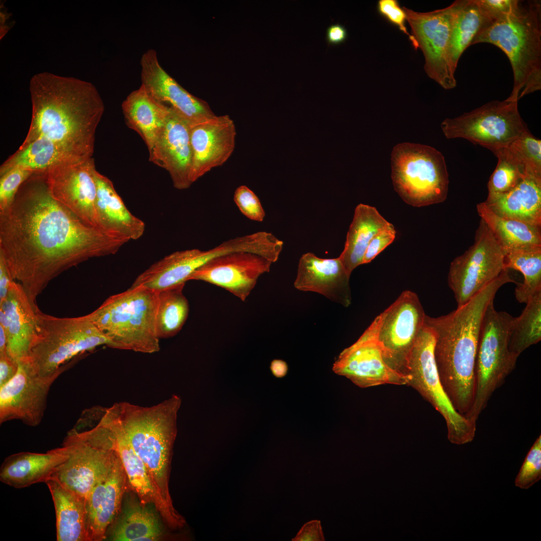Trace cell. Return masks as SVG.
Wrapping results in <instances>:
<instances>
[{
    "mask_svg": "<svg viewBox=\"0 0 541 541\" xmlns=\"http://www.w3.org/2000/svg\"><path fill=\"white\" fill-rule=\"evenodd\" d=\"M489 43L499 48L509 60L513 85L506 99L518 101L541 89V2L519 1L509 15L489 20L471 45Z\"/></svg>",
    "mask_w": 541,
    "mask_h": 541,
    "instance_id": "cell-5",
    "label": "cell"
},
{
    "mask_svg": "<svg viewBox=\"0 0 541 541\" xmlns=\"http://www.w3.org/2000/svg\"><path fill=\"white\" fill-rule=\"evenodd\" d=\"M455 1L443 9L421 13L403 7L411 35L424 57L427 75L443 88L456 86L455 75L451 72L447 53Z\"/></svg>",
    "mask_w": 541,
    "mask_h": 541,
    "instance_id": "cell-15",
    "label": "cell"
},
{
    "mask_svg": "<svg viewBox=\"0 0 541 541\" xmlns=\"http://www.w3.org/2000/svg\"><path fill=\"white\" fill-rule=\"evenodd\" d=\"M350 276L339 257L322 258L309 252L299 260L294 287L319 293L348 307L352 301Z\"/></svg>",
    "mask_w": 541,
    "mask_h": 541,
    "instance_id": "cell-25",
    "label": "cell"
},
{
    "mask_svg": "<svg viewBox=\"0 0 541 541\" xmlns=\"http://www.w3.org/2000/svg\"><path fill=\"white\" fill-rule=\"evenodd\" d=\"M147 504L130 500L123 514L109 532L114 541L159 540L162 532L154 513Z\"/></svg>",
    "mask_w": 541,
    "mask_h": 541,
    "instance_id": "cell-36",
    "label": "cell"
},
{
    "mask_svg": "<svg viewBox=\"0 0 541 541\" xmlns=\"http://www.w3.org/2000/svg\"><path fill=\"white\" fill-rule=\"evenodd\" d=\"M158 304V292L131 286L85 316L110 340L113 348L151 354L160 350Z\"/></svg>",
    "mask_w": 541,
    "mask_h": 541,
    "instance_id": "cell-6",
    "label": "cell"
},
{
    "mask_svg": "<svg viewBox=\"0 0 541 541\" xmlns=\"http://www.w3.org/2000/svg\"><path fill=\"white\" fill-rule=\"evenodd\" d=\"M38 308L15 281L6 299L0 303V324L8 334L7 354L18 363L29 358L38 334Z\"/></svg>",
    "mask_w": 541,
    "mask_h": 541,
    "instance_id": "cell-22",
    "label": "cell"
},
{
    "mask_svg": "<svg viewBox=\"0 0 541 541\" xmlns=\"http://www.w3.org/2000/svg\"><path fill=\"white\" fill-rule=\"evenodd\" d=\"M18 368V363L7 353L0 354V387L15 376Z\"/></svg>",
    "mask_w": 541,
    "mask_h": 541,
    "instance_id": "cell-49",
    "label": "cell"
},
{
    "mask_svg": "<svg viewBox=\"0 0 541 541\" xmlns=\"http://www.w3.org/2000/svg\"><path fill=\"white\" fill-rule=\"evenodd\" d=\"M396 231L391 223L378 232L370 241L364 254L363 264L371 262L379 253L391 244L395 237Z\"/></svg>",
    "mask_w": 541,
    "mask_h": 541,
    "instance_id": "cell-47",
    "label": "cell"
},
{
    "mask_svg": "<svg viewBox=\"0 0 541 541\" xmlns=\"http://www.w3.org/2000/svg\"><path fill=\"white\" fill-rule=\"evenodd\" d=\"M140 62L141 85L161 106L189 124L215 115L206 102L189 93L164 70L155 50L145 52Z\"/></svg>",
    "mask_w": 541,
    "mask_h": 541,
    "instance_id": "cell-20",
    "label": "cell"
},
{
    "mask_svg": "<svg viewBox=\"0 0 541 541\" xmlns=\"http://www.w3.org/2000/svg\"><path fill=\"white\" fill-rule=\"evenodd\" d=\"M509 314L488 305L481 323L475 365V392L473 405L466 415L476 422L493 392L515 367L518 357L508 349L514 320Z\"/></svg>",
    "mask_w": 541,
    "mask_h": 541,
    "instance_id": "cell-10",
    "label": "cell"
},
{
    "mask_svg": "<svg viewBox=\"0 0 541 541\" xmlns=\"http://www.w3.org/2000/svg\"><path fill=\"white\" fill-rule=\"evenodd\" d=\"M441 127L447 139L463 138L490 151L507 147L529 131L518 109V101L493 100L453 119Z\"/></svg>",
    "mask_w": 541,
    "mask_h": 541,
    "instance_id": "cell-12",
    "label": "cell"
},
{
    "mask_svg": "<svg viewBox=\"0 0 541 541\" xmlns=\"http://www.w3.org/2000/svg\"><path fill=\"white\" fill-rule=\"evenodd\" d=\"M498 158L495 170L487 184L488 197L505 193L513 189L524 178L521 167L506 147L492 151Z\"/></svg>",
    "mask_w": 541,
    "mask_h": 541,
    "instance_id": "cell-40",
    "label": "cell"
},
{
    "mask_svg": "<svg viewBox=\"0 0 541 541\" xmlns=\"http://www.w3.org/2000/svg\"><path fill=\"white\" fill-rule=\"evenodd\" d=\"M125 243L86 225L55 200L44 173H33L0 211V256L34 303L64 271L114 254Z\"/></svg>",
    "mask_w": 541,
    "mask_h": 541,
    "instance_id": "cell-1",
    "label": "cell"
},
{
    "mask_svg": "<svg viewBox=\"0 0 541 541\" xmlns=\"http://www.w3.org/2000/svg\"><path fill=\"white\" fill-rule=\"evenodd\" d=\"M121 107L127 125L140 135L149 152L164 128L169 110L156 102L141 84L127 96Z\"/></svg>",
    "mask_w": 541,
    "mask_h": 541,
    "instance_id": "cell-31",
    "label": "cell"
},
{
    "mask_svg": "<svg viewBox=\"0 0 541 541\" xmlns=\"http://www.w3.org/2000/svg\"><path fill=\"white\" fill-rule=\"evenodd\" d=\"M504 254L481 219L473 244L450 264L448 283L457 307L467 303L504 269Z\"/></svg>",
    "mask_w": 541,
    "mask_h": 541,
    "instance_id": "cell-13",
    "label": "cell"
},
{
    "mask_svg": "<svg viewBox=\"0 0 541 541\" xmlns=\"http://www.w3.org/2000/svg\"><path fill=\"white\" fill-rule=\"evenodd\" d=\"M391 162L394 188L406 203L421 207L446 199L448 174L440 152L425 145L399 143L393 149Z\"/></svg>",
    "mask_w": 541,
    "mask_h": 541,
    "instance_id": "cell-9",
    "label": "cell"
},
{
    "mask_svg": "<svg viewBox=\"0 0 541 541\" xmlns=\"http://www.w3.org/2000/svg\"><path fill=\"white\" fill-rule=\"evenodd\" d=\"M192 162L191 184L212 169L222 166L235 146L236 127L227 115L205 118L190 124Z\"/></svg>",
    "mask_w": 541,
    "mask_h": 541,
    "instance_id": "cell-21",
    "label": "cell"
},
{
    "mask_svg": "<svg viewBox=\"0 0 541 541\" xmlns=\"http://www.w3.org/2000/svg\"><path fill=\"white\" fill-rule=\"evenodd\" d=\"M481 10L490 20H496L512 13L518 0H476Z\"/></svg>",
    "mask_w": 541,
    "mask_h": 541,
    "instance_id": "cell-46",
    "label": "cell"
},
{
    "mask_svg": "<svg viewBox=\"0 0 541 541\" xmlns=\"http://www.w3.org/2000/svg\"><path fill=\"white\" fill-rule=\"evenodd\" d=\"M524 175L541 180V141L528 131L505 147Z\"/></svg>",
    "mask_w": 541,
    "mask_h": 541,
    "instance_id": "cell-41",
    "label": "cell"
},
{
    "mask_svg": "<svg viewBox=\"0 0 541 541\" xmlns=\"http://www.w3.org/2000/svg\"><path fill=\"white\" fill-rule=\"evenodd\" d=\"M38 331L29 360L34 368L45 377L61 374L69 362L97 347L112 343L85 316L54 317L37 310Z\"/></svg>",
    "mask_w": 541,
    "mask_h": 541,
    "instance_id": "cell-7",
    "label": "cell"
},
{
    "mask_svg": "<svg viewBox=\"0 0 541 541\" xmlns=\"http://www.w3.org/2000/svg\"><path fill=\"white\" fill-rule=\"evenodd\" d=\"M270 369L275 376L277 378H282L287 374L288 367L285 361L275 359L272 361Z\"/></svg>",
    "mask_w": 541,
    "mask_h": 541,
    "instance_id": "cell-52",
    "label": "cell"
},
{
    "mask_svg": "<svg viewBox=\"0 0 541 541\" xmlns=\"http://www.w3.org/2000/svg\"><path fill=\"white\" fill-rule=\"evenodd\" d=\"M127 487L128 479L118 454L113 465L95 484L85 500L89 541H101L106 538L107 529L119 513Z\"/></svg>",
    "mask_w": 541,
    "mask_h": 541,
    "instance_id": "cell-24",
    "label": "cell"
},
{
    "mask_svg": "<svg viewBox=\"0 0 541 541\" xmlns=\"http://www.w3.org/2000/svg\"><path fill=\"white\" fill-rule=\"evenodd\" d=\"M504 268L520 272L523 276L522 283L515 289V297L520 303H526L541 292V246L516 249L504 254Z\"/></svg>",
    "mask_w": 541,
    "mask_h": 541,
    "instance_id": "cell-37",
    "label": "cell"
},
{
    "mask_svg": "<svg viewBox=\"0 0 541 541\" xmlns=\"http://www.w3.org/2000/svg\"><path fill=\"white\" fill-rule=\"evenodd\" d=\"M525 304L521 315L514 318L509 336V350L517 357L541 340V292Z\"/></svg>",
    "mask_w": 541,
    "mask_h": 541,
    "instance_id": "cell-39",
    "label": "cell"
},
{
    "mask_svg": "<svg viewBox=\"0 0 541 541\" xmlns=\"http://www.w3.org/2000/svg\"><path fill=\"white\" fill-rule=\"evenodd\" d=\"M435 335L424 323L408 356L405 374L410 376L408 385L416 390L444 418L448 439L461 445L471 442L476 422L453 407L441 383L434 357Z\"/></svg>",
    "mask_w": 541,
    "mask_h": 541,
    "instance_id": "cell-11",
    "label": "cell"
},
{
    "mask_svg": "<svg viewBox=\"0 0 541 541\" xmlns=\"http://www.w3.org/2000/svg\"><path fill=\"white\" fill-rule=\"evenodd\" d=\"M426 315L417 295L405 291L375 318L384 359L393 369L405 374L408 356Z\"/></svg>",
    "mask_w": 541,
    "mask_h": 541,
    "instance_id": "cell-14",
    "label": "cell"
},
{
    "mask_svg": "<svg viewBox=\"0 0 541 541\" xmlns=\"http://www.w3.org/2000/svg\"><path fill=\"white\" fill-rule=\"evenodd\" d=\"M34 173L22 168H14L0 175V211L13 203L21 185Z\"/></svg>",
    "mask_w": 541,
    "mask_h": 541,
    "instance_id": "cell-43",
    "label": "cell"
},
{
    "mask_svg": "<svg viewBox=\"0 0 541 541\" xmlns=\"http://www.w3.org/2000/svg\"><path fill=\"white\" fill-rule=\"evenodd\" d=\"M181 398L173 395L152 406L127 402L116 403L111 409L126 439L144 463L158 495L175 517L169 489L173 444L177 433V412Z\"/></svg>",
    "mask_w": 541,
    "mask_h": 541,
    "instance_id": "cell-4",
    "label": "cell"
},
{
    "mask_svg": "<svg viewBox=\"0 0 541 541\" xmlns=\"http://www.w3.org/2000/svg\"><path fill=\"white\" fill-rule=\"evenodd\" d=\"M45 483L55 507L57 540L89 541L85 499L55 480L49 479Z\"/></svg>",
    "mask_w": 541,
    "mask_h": 541,
    "instance_id": "cell-32",
    "label": "cell"
},
{
    "mask_svg": "<svg viewBox=\"0 0 541 541\" xmlns=\"http://www.w3.org/2000/svg\"><path fill=\"white\" fill-rule=\"evenodd\" d=\"M541 478V435L526 455L515 480V486L528 489Z\"/></svg>",
    "mask_w": 541,
    "mask_h": 541,
    "instance_id": "cell-42",
    "label": "cell"
},
{
    "mask_svg": "<svg viewBox=\"0 0 541 541\" xmlns=\"http://www.w3.org/2000/svg\"><path fill=\"white\" fill-rule=\"evenodd\" d=\"M233 200L240 212L247 218L256 221H262L265 212L259 199L248 187L242 185L235 189Z\"/></svg>",
    "mask_w": 541,
    "mask_h": 541,
    "instance_id": "cell-44",
    "label": "cell"
},
{
    "mask_svg": "<svg viewBox=\"0 0 541 541\" xmlns=\"http://www.w3.org/2000/svg\"><path fill=\"white\" fill-rule=\"evenodd\" d=\"M293 541H323L325 540L321 522L313 520L305 524Z\"/></svg>",
    "mask_w": 541,
    "mask_h": 541,
    "instance_id": "cell-48",
    "label": "cell"
},
{
    "mask_svg": "<svg viewBox=\"0 0 541 541\" xmlns=\"http://www.w3.org/2000/svg\"><path fill=\"white\" fill-rule=\"evenodd\" d=\"M30 91L32 117L23 144L43 139L77 160L92 158L104 111L96 87L78 79L43 72L31 78Z\"/></svg>",
    "mask_w": 541,
    "mask_h": 541,
    "instance_id": "cell-2",
    "label": "cell"
},
{
    "mask_svg": "<svg viewBox=\"0 0 541 541\" xmlns=\"http://www.w3.org/2000/svg\"><path fill=\"white\" fill-rule=\"evenodd\" d=\"M504 269L467 303L436 318L426 315L425 323L435 335L434 357L443 388L454 409L465 416L474 402L475 365L482 320L498 290L516 283Z\"/></svg>",
    "mask_w": 541,
    "mask_h": 541,
    "instance_id": "cell-3",
    "label": "cell"
},
{
    "mask_svg": "<svg viewBox=\"0 0 541 541\" xmlns=\"http://www.w3.org/2000/svg\"><path fill=\"white\" fill-rule=\"evenodd\" d=\"M484 202L500 216L541 227V180L524 176L510 191Z\"/></svg>",
    "mask_w": 541,
    "mask_h": 541,
    "instance_id": "cell-30",
    "label": "cell"
},
{
    "mask_svg": "<svg viewBox=\"0 0 541 541\" xmlns=\"http://www.w3.org/2000/svg\"><path fill=\"white\" fill-rule=\"evenodd\" d=\"M345 28L339 24L330 26L327 29L326 39L329 44L337 45L344 42L347 38Z\"/></svg>",
    "mask_w": 541,
    "mask_h": 541,
    "instance_id": "cell-50",
    "label": "cell"
},
{
    "mask_svg": "<svg viewBox=\"0 0 541 541\" xmlns=\"http://www.w3.org/2000/svg\"><path fill=\"white\" fill-rule=\"evenodd\" d=\"M96 170L92 157L57 166L44 173L52 197L86 225L98 228Z\"/></svg>",
    "mask_w": 541,
    "mask_h": 541,
    "instance_id": "cell-18",
    "label": "cell"
},
{
    "mask_svg": "<svg viewBox=\"0 0 541 541\" xmlns=\"http://www.w3.org/2000/svg\"><path fill=\"white\" fill-rule=\"evenodd\" d=\"M62 445L69 447V457L49 479L86 500L118 456L115 434L102 413L90 429L70 430Z\"/></svg>",
    "mask_w": 541,
    "mask_h": 541,
    "instance_id": "cell-8",
    "label": "cell"
},
{
    "mask_svg": "<svg viewBox=\"0 0 541 541\" xmlns=\"http://www.w3.org/2000/svg\"><path fill=\"white\" fill-rule=\"evenodd\" d=\"M273 262L258 254L236 251L215 256L193 272L187 279L221 287L245 301L258 278L270 270Z\"/></svg>",
    "mask_w": 541,
    "mask_h": 541,
    "instance_id": "cell-19",
    "label": "cell"
},
{
    "mask_svg": "<svg viewBox=\"0 0 541 541\" xmlns=\"http://www.w3.org/2000/svg\"><path fill=\"white\" fill-rule=\"evenodd\" d=\"M227 245L221 243L207 250L197 248L173 252L151 264L135 279L132 287L142 286L160 292L185 284L190 275L210 259L228 252Z\"/></svg>",
    "mask_w": 541,
    "mask_h": 541,
    "instance_id": "cell-26",
    "label": "cell"
},
{
    "mask_svg": "<svg viewBox=\"0 0 541 541\" xmlns=\"http://www.w3.org/2000/svg\"><path fill=\"white\" fill-rule=\"evenodd\" d=\"M455 3L447 53L449 67L454 75L461 56L490 20L476 0H456Z\"/></svg>",
    "mask_w": 541,
    "mask_h": 541,
    "instance_id": "cell-34",
    "label": "cell"
},
{
    "mask_svg": "<svg viewBox=\"0 0 541 541\" xmlns=\"http://www.w3.org/2000/svg\"><path fill=\"white\" fill-rule=\"evenodd\" d=\"M390 224L375 207L362 203L357 206L344 250L338 257L349 275L363 264L366 250L373 237Z\"/></svg>",
    "mask_w": 541,
    "mask_h": 541,
    "instance_id": "cell-33",
    "label": "cell"
},
{
    "mask_svg": "<svg viewBox=\"0 0 541 541\" xmlns=\"http://www.w3.org/2000/svg\"><path fill=\"white\" fill-rule=\"evenodd\" d=\"M481 217L503 250L504 253L514 250L541 246V227L500 216L489 209L484 202L476 205Z\"/></svg>",
    "mask_w": 541,
    "mask_h": 541,
    "instance_id": "cell-35",
    "label": "cell"
},
{
    "mask_svg": "<svg viewBox=\"0 0 541 541\" xmlns=\"http://www.w3.org/2000/svg\"><path fill=\"white\" fill-rule=\"evenodd\" d=\"M184 286L181 284L158 292L156 331L160 339L177 335L187 320L189 306L183 294Z\"/></svg>",
    "mask_w": 541,
    "mask_h": 541,
    "instance_id": "cell-38",
    "label": "cell"
},
{
    "mask_svg": "<svg viewBox=\"0 0 541 541\" xmlns=\"http://www.w3.org/2000/svg\"><path fill=\"white\" fill-rule=\"evenodd\" d=\"M377 8L383 17L407 35L414 48L417 50L418 49L417 42L405 26L406 15L398 2L396 0H379Z\"/></svg>",
    "mask_w": 541,
    "mask_h": 541,
    "instance_id": "cell-45",
    "label": "cell"
},
{
    "mask_svg": "<svg viewBox=\"0 0 541 541\" xmlns=\"http://www.w3.org/2000/svg\"><path fill=\"white\" fill-rule=\"evenodd\" d=\"M95 178L97 228L106 235L126 242L140 238L145 231L144 222L128 209L108 177L96 170Z\"/></svg>",
    "mask_w": 541,
    "mask_h": 541,
    "instance_id": "cell-27",
    "label": "cell"
},
{
    "mask_svg": "<svg viewBox=\"0 0 541 541\" xmlns=\"http://www.w3.org/2000/svg\"><path fill=\"white\" fill-rule=\"evenodd\" d=\"M13 281L6 262L0 256V303L6 299Z\"/></svg>",
    "mask_w": 541,
    "mask_h": 541,
    "instance_id": "cell-51",
    "label": "cell"
},
{
    "mask_svg": "<svg viewBox=\"0 0 541 541\" xmlns=\"http://www.w3.org/2000/svg\"><path fill=\"white\" fill-rule=\"evenodd\" d=\"M168 110L164 128L149 152V159L169 173L175 188L185 189L192 184L189 180L192 155L190 124Z\"/></svg>",
    "mask_w": 541,
    "mask_h": 541,
    "instance_id": "cell-23",
    "label": "cell"
},
{
    "mask_svg": "<svg viewBox=\"0 0 541 541\" xmlns=\"http://www.w3.org/2000/svg\"><path fill=\"white\" fill-rule=\"evenodd\" d=\"M69 455V448L64 445L44 453L21 452L10 455L1 464L0 480L15 488L45 483Z\"/></svg>",
    "mask_w": 541,
    "mask_h": 541,
    "instance_id": "cell-29",
    "label": "cell"
},
{
    "mask_svg": "<svg viewBox=\"0 0 541 541\" xmlns=\"http://www.w3.org/2000/svg\"><path fill=\"white\" fill-rule=\"evenodd\" d=\"M332 370L363 388L384 384L408 385L411 379L386 363L375 319L356 342L340 353Z\"/></svg>",
    "mask_w": 541,
    "mask_h": 541,
    "instance_id": "cell-16",
    "label": "cell"
},
{
    "mask_svg": "<svg viewBox=\"0 0 541 541\" xmlns=\"http://www.w3.org/2000/svg\"><path fill=\"white\" fill-rule=\"evenodd\" d=\"M59 376H41L29 359L20 361L15 376L0 387V423L19 420L29 426L38 425L50 387Z\"/></svg>",
    "mask_w": 541,
    "mask_h": 541,
    "instance_id": "cell-17",
    "label": "cell"
},
{
    "mask_svg": "<svg viewBox=\"0 0 541 541\" xmlns=\"http://www.w3.org/2000/svg\"><path fill=\"white\" fill-rule=\"evenodd\" d=\"M103 417L115 434L117 450L124 468L129 488L137 495L142 503L153 505L169 527L173 529L183 527L184 520L174 516L158 495L144 463L123 435L111 407L106 408Z\"/></svg>",
    "mask_w": 541,
    "mask_h": 541,
    "instance_id": "cell-28",
    "label": "cell"
}]
</instances>
